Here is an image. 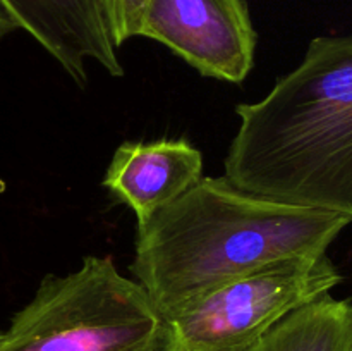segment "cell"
Here are the masks:
<instances>
[{"label":"cell","mask_w":352,"mask_h":351,"mask_svg":"<svg viewBox=\"0 0 352 351\" xmlns=\"http://www.w3.org/2000/svg\"><path fill=\"white\" fill-rule=\"evenodd\" d=\"M203 178L201 151L186 138L126 141L117 147L102 184L143 226Z\"/></svg>","instance_id":"obj_7"},{"label":"cell","mask_w":352,"mask_h":351,"mask_svg":"<svg viewBox=\"0 0 352 351\" xmlns=\"http://www.w3.org/2000/svg\"><path fill=\"white\" fill-rule=\"evenodd\" d=\"M160 332L143 286L110 257L89 255L71 274L41 279L0 332V351H157Z\"/></svg>","instance_id":"obj_3"},{"label":"cell","mask_w":352,"mask_h":351,"mask_svg":"<svg viewBox=\"0 0 352 351\" xmlns=\"http://www.w3.org/2000/svg\"><path fill=\"white\" fill-rule=\"evenodd\" d=\"M16 30H17L16 21L10 17V14L7 12L6 7L0 3V40H3L7 34L12 33V31H16Z\"/></svg>","instance_id":"obj_10"},{"label":"cell","mask_w":352,"mask_h":351,"mask_svg":"<svg viewBox=\"0 0 352 351\" xmlns=\"http://www.w3.org/2000/svg\"><path fill=\"white\" fill-rule=\"evenodd\" d=\"M17 28L28 31L78 85L88 81L86 64L96 62L122 78L119 45L107 0H0Z\"/></svg>","instance_id":"obj_6"},{"label":"cell","mask_w":352,"mask_h":351,"mask_svg":"<svg viewBox=\"0 0 352 351\" xmlns=\"http://www.w3.org/2000/svg\"><path fill=\"white\" fill-rule=\"evenodd\" d=\"M140 36L219 81L239 85L254 65L258 36L246 0H150Z\"/></svg>","instance_id":"obj_5"},{"label":"cell","mask_w":352,"mask_h":351,"mask_svg":"<svg viewBox=\"0 0 352 351\" xmlns=\"http://www.w3.org/2000/svg\"><path fill=\"white\" fill-rule=\"evenodd\" d=\"M352 301L330 295L299 306L250 351H351Z\"/></svg>","instance_id":"obj_8"},{"label":"cell","mask_w":352,"mask_h":351,"mask_svg":"<svg viewBox=\"0 0 352 351\" xmlns=\"http://www.w3.org/2000/svg\"><path fill=\"white\" fill-rule=\"evenodd\" d=\"M351 351H352V350H351Z\"/></svg>","instance_id":"obj_12"},{"label":"cell","mask_w":352,"mask_h":351,"mask_svg":"<svg viewBox=\"0 0 352 351\" xmlns=\"http://www.w3.org/2000/svg\"><path fill=\"white\" fill-rule=\"evenodd\" d=\"M339 282L342 275L327 255L226 282L162 319L157 351H250L285 315Z\"/></svg>","instance_id":"obj_4"},{"label":"cell","mask_w":352,"mask_h":351,"mask_svg":"<svg viewBox=\"0 0 352 351\" xmlns=\"http://www.w3.org/2000/svg\"><path fill=\"white\" fill-rule=\"evenodd\" d=\"M352 222L203 178L138 226L129 270L162 319L213 288L291 260H315Z\"/></svg>","instance_id":"obj_1"},{"label":"cell","mask_w":352,"mask_h":351,"mask_svg":"<svg viewBox=\"0 0 352 351\" xmlns=\"http://www.w3.org/2000/svg\"><path fill=\"white\" fill-rule=\"evenodd\" d=\"M237 188L352 220V36H318L261 100L236 107Z\"/></svg>","instance_id":"obj_2"},{"label":"cell","mask_w":352,"mask_h":351,"mask_svg":"<svg viewBox=\"0 0 352 351\" xmlns=\"http://www.w3.org/2000/svg\"><path fill=\"white\" fill-rule=\"evenodd\" d=\"M150 0H107L113 36L119 47L131 38L140 36L141 21Z\"/></svg>","instance_id":"obj_9"},{"label":"cell","mask_w":352,"mask_h":351,"mask_svg":"<svg viewBox=\"0 0 352 351\" xmlns=\"http://www.w3.org/2000/svg\"><path fill=\"white\" fill-rule=\"evenodd\" d=\"M0 332H2V330H0Z\"/></svg>","instance_id":"obj_11"}]
</instances>
